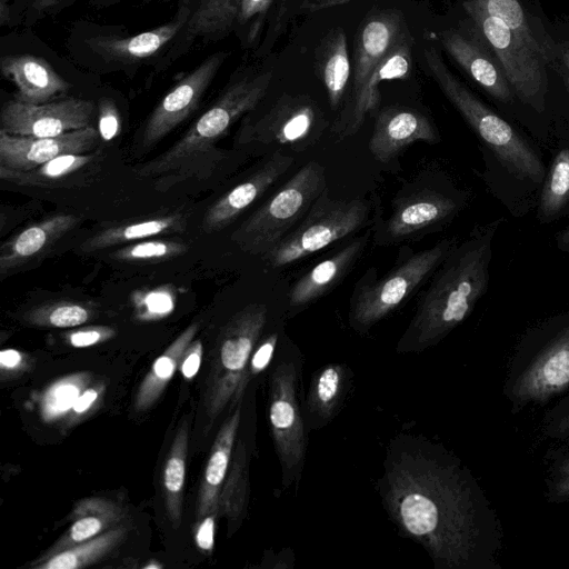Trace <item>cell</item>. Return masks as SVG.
<instances>
[{
  "instance_id": "cell-20",
  "label": "cell",
  "mask_w": 569,
  "mask_h": 569,
  "mask_svg": "<svg viewBox=\"0 0 569 569\" xmlns=\"http://www.w3.org/2000/svg\"><path fill=\"white\" fill-rule=\"evenodd\" d=\"M439 39L446 51L487 93L502 103L512 101L513 91L506 74L475 26L471 34L446 30Z\"/></svg>"
},
{
  "instance_id": "cell-27",
  "label": "cell",
  "mask_w": 569,
  "mask_h": 569,
  "mask_svg": "<svg viewBox=\"0 0 569 569\" xmlns=\"http://www.w3.org/2000/svg\"><path fill=\"white\" fill-rule=\"evenodd\" d=\"M368 241V233L355 239L335 254L320 261L291 287L289 308L297 311L316 301L336 287L360 257Z\"/></svg>"
},
{
  "instance_id": "cell-22",
  "label": "cell",
  "mask_w": 569,
  "mask_h": 569,
  "mask_svg": "<svg viewBox=\"0 0 569 569\" xmlns=\"http://www.w3.org/2000/svg\"><path fill=\"white\" fill-rule=\"evenodd\" d=\"M438 133L430 120L408 108L390 107L376 117L369 150L376 160L388 163L417 141L435 143Z\"/></svg>"
},
{
  "instance_id": "cell-29",
  "label": "cell",
  "mask_w": 569,
  "mask_h": 569,
  "mask_svg": "<svg viewBox=\"0 0 569 569\" xmlns=\"http://www.w3.org/2000/svg\"><path fill=\"white\" fill-rule=\"evenodd\" d=\"M290 0H240L233 32L241 46L257 50L277 37Z\"/></svg>"
},
{
  "instance_id": "cell-30",
  "label": "cell",
  "mask_w": 569,
  "mask_h": 569,
  "mask_svg": "<svg viewBox=\"0 0 569 569\" xmlns=\"http://www.w3.org/2000/svg\"><path fill=\"white\" fill-rule=\"evenodd\" d=\"M316 72L323 83L332 110L343 107L352 76L347 36L341 28L331 30L320 43Z\"/></svg>"
},
{
  "instance_id": "cell-13",
  "label": "cell",
  "mask_w": 569,
  "mask_h": 569,
  "mask_svg": "<svg viewBox=\"0 0 569 569\" xmlns=\"http://www.w3.org/2000/svg\"><path fill=\"white\" fill-rule=\"evenodd\" d=\"M94 104L80 98H64L33 104L8 101L0 116L2 131L24 137L52 138L90 126Z\"/></svg>"
},
{
  "instance_id": "cell-7",
  "label": "cell",
  "mask_w": 569,
  "mask_h": 569,
  "mask_svg": "<svg viewBox=\"0 0 569 569\" xmlns=\"http://www.w3.org/2000/svg\"><path fill=\"white\" fill-rule=\"evenodd\" d=\"M267 305L253 302L233 313L221 327L207 379L203 405L210 421L222 412L231 400L241 401L248 361L269 327Z\"/></svg>"
},
{
  "instance_id": "cell-24",
  "label": "cell",
  "mask_w": 569,
  "mask_h": 569,
  "mask_svg": "<svg viewBox=\"0 0 569 569\" xmlns=\"http://www.w3.org/2000/svg\"><path fill=\"white\" fill-rule=\"evenodd\" d=\"M2 74L26 103H47L66 93L70 84L43 59L30 54H8L0 60Z\"/></svg>"
},
{
  "instance_id": "cell-52",
  "label": "cell",
  "mask_w": 569,
  "mask_h": 569,
  "mask_svg": "<svg viewBox=\"0 0 569 569\" xmlns=\"http://www.w3.org/2000/svg\"><path fill=\"white\" fill-rule=\"evenodd\" d=\"M99 396V390L96 388H90L84 390L79 398L76 400L72 411L77 415H81L88 411L91 406L94 403Z\"/></svg>"
},
{
  "instance_id": "cell-18",
  "label": "cell",
  "mask_w": 569,
  "mask_h": 569,
  "mask_svg": "<svg viewBox=\"0 0 569 569\" xmlns=\"http://www.w3.org/2000/svg\"><path fill=\"white\" fill-rule=\"evenodd\" d=\"M99 138L92 126L52 138L14 136L0 130V170L28 171L59 156L87 153Z\"/></svg>"
},
{
  "instance_id": "cell-54",
  "label": "cell",
  "mask_w": 569,
  "mask_h": 569,
  "mask_svg": "<svg viewBox=\"0 0 569 569\" xmlns=\"http://www.w3.org/2000/svg\"><path fill=\"white\" fill-rule=\"evenodd\" d=\"M22 356L14 349H4L0 352V365L3 369H13L21 363Z\"/></svg>"
},
{
  "instance_id": "cell-34",
  "label": "cell",
  "mask_w": 569,
  "mask_h": 569,
  "mask_svg": "<svg viewBox=\"0 0 569 569\" xmlns=\"http://www.w3.org/2000/svg\"><path fill=\"white\" fill-rule=\"evenodd\" d=\"M188 438L189 420H184L176 433L163 469L166 506L174 528L181 522Z\"/></svg>"
},
{
  "instance_id": "cell-16",
  "label": "cell",
  "mask_w": 569,
  "mask_h": 569,
  "mask_svg": "<svg viewBox=\"0 0 569 569\" xmlns=\"http://www.w3.org/2000/svg\"><path fill=\"white\" fill-rule=\"evenodd\" d=\"M467 201L468 197L460 190H425L403 198L385 223L382 242L402 241L440 227L455 218Z\"/></svg>"
},
{
  "instance_id": "cell-15",
  "label": "cell",
  "mask_w": 569,
  "mask_h": 569,
  "mask_svg": "<svg viewBox=\"0 0 569 569\" xmlns=\"http://www.w3.org/2000/svg\"><path fill=\"white\" fill-rule=\"evenodd\" d=\"M226 57V52L211 54L181 78L160 100L146 122L143 147H151L162 140L198 108Z\"/></svg>"
},
{
  "instance_id": "cell-23",
  "label": "cell",
  "mask_w": 569,
  "mask_h": 569,
  "mask_svg": "<svg viewBox=\"0 0 569 569\" xmlns=\"http://www.w3.org/2000/svg\"><path fill=\"white\" fill-rule=\"evenodd\" d=\"M407 30L402 17L395 11H379L363 20L355 41L349 94L360 88Z\"/></svg>"
},
{
  "instance_id": "cell-57",
  "label": "cell",
  "mask_w": 569,
  "mask_h": 569,
  "mask_svg": "<svg viewBox=\"0 0 569 569\" xmlns=\"http://www.w3.org/2000/svg\"><path fill=\"white\" fill-rule=\"evenodd\" d=\"M159 567H161V566H159V565H151L150 563V565L146 566L144 568H159Z\"/></svg>"
},
{
  "instance_id": "cell-3",
  "label": "cell",
  "mask_w": 569,
  "mask_h": 569,
  "mask_svg": "<svg viewBox=\"0 0 569 569\" xmlns=\"http://www.w3.org/2000/svg\"><path fill=\"white\" fill-rule=\"evenodd\" d=\"M272 70L248 71L229 82L214 103L202 113L179 141L157 158L140 164L136 173L153 178L166 191L188 179L208 178L223 158L217 149L229 129L252 111L266 96Z\"/></svg>"
},
{
  "instance_id": "cell-5",
  "label": "cell",
  "mask_w": 569,
  "mask_h": 569,
  "mask_svg": "<svg viewBox=\"0 0 569 569\" xmlns=\"http://www.w3.org/2000/svg\"><path fill=\"white\" fill-rule=\"evenodd\" d=\"M569 388V310L531 327L515 352L505 393L515 408L545 403Z\"/></svg>"
},
{
  "instance_id": "cell-8",
  "label": "cell",
  "mask_w": 569,
  "mask_h": 569,
  "mask_svg": "<svg viewBox=\"0 0 569 569\" xmlns=\"http://www.w3.org/2000/svg\"><path fill=\"white\" fill-rule=\"evenodd\" d=\"M327 188L323 167L309 161L232 233L246 252L264 257L302 220Z\"/></svg>"
},
{
  "instance_id": "cell-33",
  "label": "cell",
  "mask_w": 569,
  "mask_h": 569,
  "mask_svg": "<svg viewBox=\"0 0 569 569\" xmlns=\"http://www.w3.org/2000/svg\"><path fill=\"white\" fill-rule=\"evenodd\" d=\"M569 213V147L553 156L541 183L537 220L541 224L555 222Z\"/></svg>"
},
{
  "instance_id": "cell-39",
  "label": "cell",
  "mask_w": 569,
  "mask_h": 569,
  "mask_svg": "<svg viewBox=\"0 0 569 569\" xmlns=\"http://www.w3.org/2000/svg\"><path fill=\"white\" fill-rule=\"evenodd\" d=\"M243 441H240L232 459L231 473L219 500L232 520H239L243 513L247 500L248 456Z\"/></svg>"
},
{
  "instance_id": "cell-25",
  "label": "cell",
  "mask_w": 569,
  "mask_h": 569,
  "mask_svg": "<svg viewBox=\"0 0 569 569\" xmlns=\"http://www.w3.org/2000/svg\"><path fill=\"white\" fill-rule=\"evenodd\" d=\"M353 373L345 363H327L313 372L303 411L309 431L329 425L340 412L352 386Z\"/></svg>"
},
{
  "instance_id": "cell-9",
  "label": "cell",
  "mask_w": 569,
  "mask_h": 569,
  "mask_svg": "<svg viewBox=\"0 0 569 569\" xmlns=\"http://www.w3.org/2000/svg\"><path fill=\"white\" fill-rule=\"evenodd\" d=\"M456 244L455 238L442 239L411 253L383 277L359 282L350 300V327L365 333L396 311L435 273Z\"/></svg>"
},
{
  "instance_id": "cell-17",
  "label": "cell",
  "mask_w": 569,
  "mask_h": 569,
  "mask_svg": "<svg viewBox=\"0 0 569 569\" xmlns=\"http://www.w3.org/2000/svg\"><path fill=\"white\" fill-rule=\"evenodd\" d=\"M411 34L407 30L396 46L377 64L360 88L350 93L332 128L340 138L355 134L368 113L373 112L380 102L379 86L383 81L403 80L410 76L412 67Z\"/></svg>"
},
{
  "instance_id": "cell-1",
  "label": "cell",
  "mask_w": 569,
  "mask_h": 569,
  "mask_svg": "<svg viewBox=\"0 0 569 569\" xmlns=\"http://www.w3.org/2000/svg\"><path fill=\"white\" fill-rule=\"evenodd\" d=\"M377 490L398 531L420 543L436 569H488L500 526L470 470L443 445L402 432L387 446Z\"/></svg>"
},
{
  "instance_id": "cell-49",
  "label": "cell",
  "mask_w": 569,
  "mask_h": 569,
  "mask_svg": "<svg viewBox=\"0 0 569 569\" xmlns=\"http://www.w3.org/2000/svg\"><path fill=\"white\" fill-rule=\"evenodd\" d=\"M71 0H30L24 14L26 26H31L39 19L62 9Z\"/></svg>"
},
{
  "instance_id": "cell-48",
  "label": "cell",
  "mask_w": 569,
  "mask_h": 569,
  "mask_svg": "<svg viewBox=\"0 0 569 569\" xmlns=\"http://www.w3.org/2000/svg\"><path fill=\"white\" fill-rule=\"evenodd\" d=\"M114 336V330L110 327L99 326L82 328L67 336L68 342L74 348H86L104 340L110 339Z\"/></svg>"
},
{
  "instance_id": "cell-44",
  "label": "cell",
  "mask_w": 569,
  "mask_h": 569,
  "mask_svg": "<svg viewBox=\"0 0 569 569\" xmlns=\"http://www.w3.org/2000/svg\"><path fill=\"white\" fill-rule=\"evenodd\" d=\"M282 333L280 327L273 328L267 332L257 343L251 357L248 361L243 386L244 388L252 378L259 376L267 370L276 355V351L281 342Z\"/></svg>"
},
{
  "instance_id": "cell-14",
  "label": "cell",
  "mask_w": 569,
  "mask_h": 569,
  "mask_svg": "<svg viewBox=\"0 0 569 569\" xmlns=\"http://www.w3.org/2000/svg\"><path fill=\"white\" fill-rule=\"evenodd\" d=\"M189 17V7L180 0L176 16L164 24L131 37L93 36L86 43L100 61L116 68H134L146 62H156L158 67Z\"/></svg>"
},
{
  "instance_id": "cell-37",
  "label": "cell",
  "mask_w": 569,
  "mask_h": 569,
  "mask_svg": "<svg viewBox=\"0 0 569 569\" xmlns=\"http://www.w3.org/2000/svg\"><path fill=\"white\" fill-rule=\"evenodd\" d=\"M491 16L501 19L535 52L548 60L542 38L532 29L529 18L519 0H477Z\"/></svg>"
},
{
  "instance_id": "cell-50",
  "label": "cell",
  "mask_w": 569,
  "mask_h": 569,
  "mask_svg": "<svg viewBox=\"0 0 569 569\" xmlns=\"http://www.w3.org/2000/svg\"><path fill=\"white\" fill-rule=\"evenodd\" d=\"M202 343L200 340H192L183 352L180 368L186 380L192 379L201 365Z\"/></svg>"
},
{
  "instance_id": "cell-58",
  "label": "cell",
  "mask_w": 569,
  "mask_h": 569,
  "mask_svg": "<svg viewBox=\"0 0 569 569\" xmlns=\"http://www.w3.org/2000/svg\"><path fill=\"white\" fill-rule=\"evenodd\" d=\"M568 83H569V78H568Z\"/></svg>"
},
{
  "instance_id": "cell-53",
  "label": "cell",
  "mask_w": 569,
  "mask_h": 569,
  "mask_svg": "<svg viewBox=\"0 0 569 569\" xmlns=\"http://www.w3.org/2000/svg\"><path fill=\"white\" fill-rule=\"evenodd\" d=\"M350 0H303L300 8L302 11L312 12L343 4Z\"/></svg>"
},
{
  "instance_id": "cell-45",
  "label": "cell",
  "mask_w": 569,
  "mask_h": 569,
  "mask_svg": "<svg viewBox=\"0 0 569 569\" xmlns=\"http://www.w3.org/2000/svg\"><path fill=\"white\" fill-rule=\"evenodd\" d=\"M548 499L552 502L569 500V452L557 460L550 470Z\"/></svg>"
},
{
  "instance_id": "cell-41",
  "label": "cell",
  "mask_w": 569,
  "mask_h": 569,
  "mask_svg": "<svg viewBox=\"0 0 569 569\" xmlns=\"http://www.w3.org/2000/svg\"><path fill=\"white\" fill-rule=\"evenodd\" d=\"M188 246L174 240H147L130 243L113 252V257L126 262L163 261L184 254Z\"/></svg>"
},
{
  "instance_id": "cell-47",
  "label": "cell",
  "mask_w": 569,
  "mask_h": 569,
  "mask_svg": "<svg viewBox=\"0 0 569 569\" xmlns=\"http://www.w3.org/2000/svg\"><path fill=\"white\" fill-rule=\"evenodd\" d=\"M121 129L120 116L116 104L108 99L101 100L99 104V136L104 141L116 138Z\"/></svg>"
},
{
  "instance_id": "cell-28",
  "label": "cell",
  "mask_w": 569,
  "mask_h": 569,
  "mask_svg": "<svg viewBox=\"0 0 569 569\" xmlns=\"http://www.w3.org/2000/svg\"><path fill=\"white\" fill-rule=\"evenodd\" d=\"M241 420V401H239L220 427L204 469L200 485L197 507L198 518L210 512H218L221 490L232 459V451Z\"/></svg>"
},
{
  "instance_id": "cell-40",
  "label": "cell",
  "mask_w": 569,
  "mask_h": 569,
  "mask_svg": "<svg viewBox=\"0 0 569 569\" xmlns=\"http://www.w3.org/2000/svg\"><path fill=\"white\" fill-rule=\"evenodd\" d=\"M86 381L87 376L78 373L54 382L42 398L41 411L43 418L53 420L72 409Z\"/></svg>"
},
{
  "instance_id": "cell-11",
  "label": "cell",
  "mask_w": 569,
  "mask_h": 569,
  "mask_svg": "<svg viewBox=\"0 0 569 569\" xmlns=\"http://www.w3.org/2000/svg\"><path fill=\"white\" fill-rule=\"evenodd\" d=\"M463 7L500 63L513 93L522 102L542 111L547 89L545 59L501 19L489 14L477 0H466Z\"/></svg>"
},
{
  "instance_id": "cell-32",
  "label": "cell",
  "mask_w": 569,
  "mask_h": 569,
  "mask_svg": "<svg viewBox=\"0 0 569 569\" xmlns=\"http://www.w3.org/2000/svg\"><path fill=\"white\" fill-rule=\"evenodd\" d=\"M198 327V323L194 322L186 328L152 363L134 399V409L137 411L147 410L162 393L174 371L180 366L184 350L196 337Z\"/></svg>"
},
{
  "instance_id": "cell-36",
  "label": "cell",
  "mask_w": 569,
  "mask_h": 569,
  "mask_svg": "<svg viewBox=\"0 0 569 569\" xmlns=\"http://www.w3.org/2000/svg\"><path fill=\"white\" fill-rule=\"evenodd\" d=\"M123 536V528L110 529L90 540L61 551L47 555L44 559L34 565V568L77 569L87 567L108 553L121 541Z\"/></svg>"
},
{
  "instance_id": "cell-19",
  "label": "cell",
  "mask_w": 569,
  "mask_h": 569,
  "mask_svg": "<svg viewBox=\"0 0 569 569\" xmlns=\"http://www.w3.org/2000/svg\"><path fill=\"white\" fill-rule=\"evenodd\" d=\"M293 158L274 150L247 179L214 202L202 220L207 233L220 231L257 201L292 166Z\"/></svg>"
},
{
  "instance_id": "cell-46",
  "label": "cell",
  "mask_w": 569,
  "mask_h": 569,
  "mask_svg": "<svg viewBox=\"0 0 569 569\" xmlns=\"http://www.w3.org/2000/svg\"><path fill=\"white\" fill-rule=\"evenodd\" d=\"M545 432L550 438L569 442V396L546 417Z\"/></svg>"
},
{
  "instance_id": "cell-4",
  "label": "cell",
  "mask_w": 569,
  "mask_h": 569,
  "mask_svg": "<svg viewBox=\"0 0 569 569\" xmlns=\"http://www.w3.org/2000/svg\"><path fill=\"white\" fill-rule=\"evenodd\" d=\"M423 57L429 73L482 146L515 178L536 187L541 186L547 170L531 142L461 83L450 72L436 48H425Z\"/></svg>"
},
{
  "instance_id": "cell-31",
  "label": "cell",
  "mask_w": 569,
  "mask_h": 569,
  "mask_svg": "<svg viewBox=\"0 0 569 569\" xmlns=\"http://www.w3.org/2000/svg\"><path fill=\"white\" fill-rule=\"evenodd\" d=\"M184 228L186 219L181 213L146 217L119 223L97 232L82 243L81 250L94 252L150 237L181 232Z\"/></svg>"
},
{
  "instance_id": "cell-12",
  "label": "cell",
  "mask_w": 569,
  "mask_h": 569,
  "mask_svg": "<svg viewBox=\"0 0 569 569\" xmlns=\"http://www.w3.org/2000/svg\"><path fill=\"white\" fill-rule=\"evenodd\" d=\"M325 127L326 119L312 99L286 93L259 119L242 124L238 142L300 151L315 143Z\"/></svg>"
},
{
  "instance_id": "cell-35",
  "label": "cell",
  "mask_w": 569,
  "mask_h": 569,
  "mask_svg": "<svg viewBox=\"0 0 569 569\" xmlns=\"http://www.w3.org/2000/svg\"><path fill=\"white\" fill-rule=\"evenodd\" d=\"M96 159V153H69L59 156L28 171L0 170L4 181L32 187L54 186L88 167Z\"/></svg>"
},
{
  "instance_id": "cell-6",
  "label": "cell",
  "mask_w": 569,
  "mask_h": 569,
  "mask_svg": "<svg viewBox=\"0 0 569 569\" xmlns=\"http://www.w3.org/2000/svg\"><path fill=\"white\" fill-rule=\"evenodd\" d=\"M302 367L299 350L281 341L268 368V421L284 490L298 487L307 457Z\"/></svg>"
},
{
  "instance_id": "cell-43",
  "label": "cell",
  "mask_w": 569,
  "mask_h": 569,
  "mask_svg": "<svg viewBox=\"0 0 569 569\" xmlns=\"http://www.w3.org/2000/svg\"><path fill=\"white\" fill-rule=\"evenodd\" d=\"M136 313L141 320H157L168 316L174 308L176 290L163 286L134 293Z\"/></svg>"
},
{
  "instance_id": "cell-51",
  "label": "cell",
  "mask_w": 569,
  "mask_h": 569,
  "mask_svg": "<svg viewBox=\"0 0 569 569\" xmlns=\"http://www.w3.org/2000/svg\"><path fill=\"white\" fill-rule=\"evenodd\" d=\"M217 511L210 512L202 518L196 531V543L202 551L210 552L214 545V528Z\"/></svg>"
},
{
  "instance_id": "cell-26",
  "label": "cell",
  "mask_w": 569,
  "mask_h": 569,
  "mask_svg": "<svg viewBox=\"0 0 569 569\" xmlns=\"http://www.w3.org/2000/svg\"><path fill=\"white\" fill-rule=\"evenodd\" d=\"M78 222L79 218L74 214H54L27 227L3 242L0 248L1 277L44 253Z\"/></svg>"
},
{
  "instance_id": "cell-56",
  "label": "cell",
  "mask_w": 569,
  "mask_h": 569,
  "mask_svg": "<svg viewBox=\"0 0 569 569\" xmlns=\"http://www.w3.org/2000/svg\"><path fill=\"white\" fill-rule=\"evenodd\" d=\"M118 1H120V0H91V2L97 6H108V4L118 2Z\"/></svg>"
},
{
  "instance_id": "cell-10",
  "label": "cell",
  "mask_w": 569,
  "mask_h": 569,
  "mask_svg": "<svg viewBox=\"0 0 569 569\" xmlns=\"http://www.w3.org/2000/svg\"><path fill=\"white\" fill-rule=\"evenodd\" d=\"M369 211L365 200L332 199L326 188L302 220L262 258L272 268L299 261L362 228Z\"/></svg>"
},
{
  "instance_id": "cell-42",
  "label": "cell",
  "mask_w": 569,
  "mask_h": 569,
  "mask_svg": "<svg viewBox=\"0 0 569 569\" xmlns=\"http://www.w3.org/2000/svg\"><path fill=\"white\" fill-rule=\"evenodd\" d=\"M106 508L107 507L98 513H86L81 517L79 516L61 540L56 543L53 551L48 555L64 550L97 537L107 526V518L109 516H116V512L111 508L108 510Z\"/></svg>"
},
{
  "instance_id": "cell-55",
  "label": "cell",
  "mask_w": 569,
  "mask_h": 569,
  "mask_svg": "<svg viewBox=\"0 0 569 569\" xmlns=\"http://www.w3.org/2000/svg\"><path fill=\"white\" fill-rule=\"evenodd\" d=\"M557 248L569 254V226L558 231L555 236Z\"/></svg>"
},
{
  "instance_id": "cell-21",
  "label": "cell",
  "mask_w": 569,
  "mask_h": 569,
  "mask_svg": "<svg viewBox=\"0 0 569 569\" xmlns=\"http://www.w3.org/2000/svg\"><path fill=\"white\" fill-rule=\"evenodd\" d=\"M190 9L186 27L167 51L158 69H166L199 43L220 40L233 32L240 0H181Z\"/></svg>"
},
{
  "instance_id": "cell-38",
  "label": "cell",
  "mask_w": 569,
  "mask_h": 569,
  "mask_svg": "<svg viewBox=\"0 0 569 569\" xmlns=\"http://www.w3.org/2000/svg\"><path fill=\"white\" fill-rule=\"evenodd\" d=\"M92 313V308L88 303L54 301L31 309L26 319L34 326L71 328L87 322Z\"/></svg>"
},
{
  "instance_id": "cell-2",
  "label": "cell",
  "mask_w": 569,
  "mask_h": 569,
  "mask_svg": "<svg viewBox=\"0 0 569 569\" xmlns=\"http://www.w3.org/2000/svg\"><path fill=\"white\" fill-rule=\"evenodd\" d=\"M503 218L477 226L433 273L396 351L419 353L443 340L473 311L490 282L492 243Z\"/></svg>"
}]
</instances>
